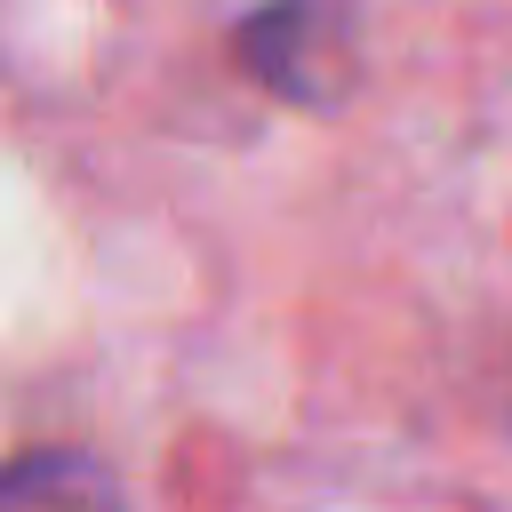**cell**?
Masks as SVG:
<instances>
[{
  "instance_id": "cell-1",
  "label": "cell",
  "mask_w": 512,
  "mask_h": 512,
  "mask_svg": "<svg viewBox=\"0 0 512 512\" xmlns=\"http://www.w3.org/2000/svg\"><path fill=\"white\" fill-rule=\"evenodd\" d=\"M0 512H128L120 480L80 448H32L0 464Z\"/></svg>"
}]
</instances>
